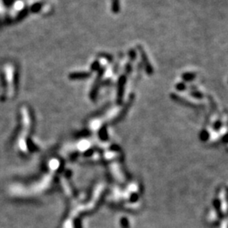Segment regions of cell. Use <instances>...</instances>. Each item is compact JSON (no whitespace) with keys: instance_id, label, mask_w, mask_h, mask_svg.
Instances as JSON below:
<instances>
[{"instance_id":"obj_2","label":"cell","mask_w":228,"mask_h":228,"mask_svg":"<svg viewBox=\"0 0 228 228\" xmlns=\"http://www.w3.org/2000/svg\"><path fill=\"white\" fill-rule=\"evenodd\" d=\"M182 78L185 82H190L193 81V79L196 78V74L194 73H191V72H187V73L183 74Z\"/></svg>"},{"instance_id":"obj_3","label":"cell","mask_w":228,"mask_h":228,"mask_svg":"<svg viewBox=\"0 0 228 228\" xmlns=\"http://www.w3.org/2000/svg\"><path fill=\"white\" fill-rule=\"evenodd\" d=\"M176 89L179 91H183L187 89V85H185L184 82H180V83H178L176 85Z\"/></svg>"},{"instance_id":"obj_1","label":"cell","mask_w":228,"mask_h":228,"mask_svg":"<svg viewBox=\"0 0 228 228\" xmlns=\"http://www.w3.org/2000/svg\"><path fill=\"white\" fill-rule=\"evenodd\" d=\"M138 48H139V52L140 53L141 55V59H142V62H143V64L145 66V71L146 73L150 75L153 74L154 70H153V67L151 66V64H150L149 59H148V57H147L146 53L145 52V50L143 49V47L141 46H138Z\"/></svg>"},{"instance_id":"obj_4","label":"cell","mask_w":228,"mask_h":228,"mask_svg":"<svg viewBox=\"0 0 228 228\" xmlns=\"http://www.w3.org/2000/svg\"><path fill=\"white\" fill-rule=\"evenodd\" d=\"M129 59H131L132 61H134L136 59V53L134 49H131L129 51Z\"/></svg>"},{"instance_id":"obj_5","label":"cell","mask_w":228,"mask_h":228,"mask_svg":"<svg viewBox=\"0 0 228 228\" xmlns=\"http://www.w3.org/2000/svg\"><path fill=\"white\" fill-rule=\"evenodd\" d=\"M191 95L194 97H197V98H202V97H203V95L199 91H193V92L191 93Z\"/></svg>"}]
</instances>
